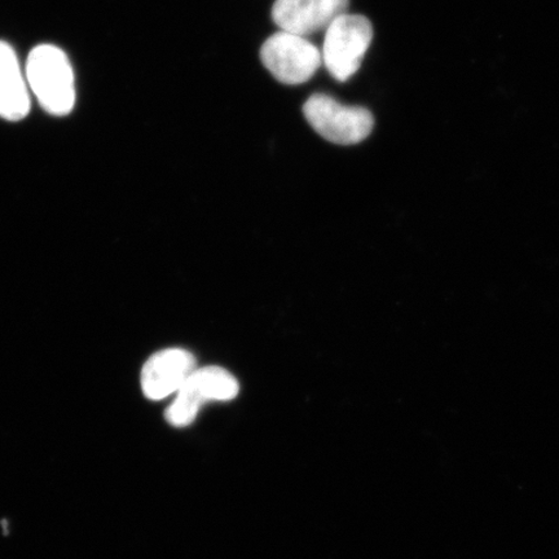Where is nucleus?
Returning <instances> with one entry per match:
<instances>
[{
	"label": "nucleus",
	"mask_w": 559,
	"mask_h": 559,
	"mask_svg": "<svg viewBox=\"0 0 559 559\" xmlns=\"http://www.w3.org/2000/svg\"><path fill=\"white\" fill-rule=\"evenodd\" d=\"M26 81L40 107L67 116L75 104L74 73L64 51L51 45L35 47L26 62Z\"/></svg>",
	"instance_id": "f257e3e1"
},
{
	"label": "nucleus",
	"mask_w": 559,
	"mask_h": 559,
	"mask_svg": "<svg viewBox=\"0 0 559 559\" xmlns=\"http://www.w3.org/2000/svg\"><path fill=\"white\" fill-rule=\"evenodd\" d=\"M240 393L239 381L221 367L198 368L178 391L166 411L167 423L175 428L190 426L209 402L234 401Z\"/></svg>",
	"instance_id": "f03ea898"
},
{
	"label": "nucleus",
	"mask_w": 559,
	"mask_h": 559,
	"mask_svg": "<svg viewBox=\"0 0 559 559\" xmlns=\"http://www.w3.org/2000/svg\"><path fill=\"white\" fill-rule=\"evenodd\" d=\"M372 39L373 27L365 16L345 13L333 21L325 32L321 55L334 80L346 82L358 72Z\"/></svg>",
	"instance_id": "7ed1b4c3"
},
{
	"label": "nucleus",
	"mask_w": 559,
	"mask_h": 559,
	"mask_svg": "<svg viewBox=\"0 0 559 559\" xmlns=\"http://www.w3.org/2000/svg\"><path fill=\"white\" fill-rule=\"evenodd\" d=\"M304 114L320 136L340 145L362 142L374 126V118L368 109L346 107L324 94L312 95L304 105Z\"/></svg>",
	"instance_id": "20e7f679"
},
{
	"label": "nucleus",
	"mask_w": 559,
	"mask_h": 559,
	"mask_svg": "<svg viewBox=\"0 0 559 559\" xmlns=\"http://www.w3.org/2000/svg\"><path fill=\"white\" fill-rule=\"evenodd\" d=\"M261 60L278 82L300 85L318 72L323 55L309 39L282 31L264 41Z\"/></svg>",
	"instance_id": "39448f33"
},
{
	"label": "nucleus",
	"mask_w": 559,
	"mask_h": 559,
	"mask_svg": "<svg viewBox=\"0 0 559 559\" xmlns=\"http://www.w3.org/2000/svg\"><path fill=\"white\" fill-rule=\"evenodd\" d=\"M349 0H276L272 19L280 29L300 37L326 32L333 21L347 13Z\"/></svg>",
	"instance_id": "423d86ee"
},
{
	"label": "nucleus",
	"mask_w": 559,
	"mask_h": 559,
	"mask_svg": "<svg viewBox=\"0 0 559 559\" xmlns=\"http://www.w3.org/2000/svg\"><path fill=\"white\" fill-rule=\"evenodd\" d=\"M198 369L194 356L181 348H167L152 355L145 362L140 383L145 397L163 401L177 394Z\"/></svg>",
	"instance_id": "0eeeda50"
},
{
	"label": "nucleus",
	"mask_w": 559,
	"mask_h": 559,
	"mask_svg": "<svg viewBox=\"0 0 559 559\" xmlns=\"http://www.w3.org/2000/svg\"><path fill=\"white\" fill-rule=\"evenodd\" d=\"M13 48L0 40V117L21 121L29 115L31 97Z\"/></svg>",
	"instance_id": "6e6552de"
}]
</instances>
